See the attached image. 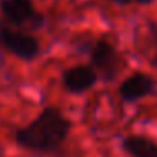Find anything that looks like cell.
<instances>
[{"mask_svg":"<svg viewBox=\"0 0 157 157\" xmlns=\"http://www.w3.org/2000/svg\"><path fill=\"white\" fill-rule=\"evenodd\" d=\"M71 132V120L58 108L46 106L25 127L15 130V144L32 154H56Z\"/></svg>","mask_w":157,"mask_h":157,"instance_id":"1","label":"cell"},{"mask_svg":"<svg viewBox=\"0 0 157 157\" xmlns=\"http://www.w3.org/2000/svg\"><path fill=\"white\" fill-rule=\"evenodd\" d=\"M0 49L7 51L21 61H34L41 54V42L27 31L15 29L7 21L0 19Z\"/></svg>","mask_w":157,"mask_h":157,"instance_id":"2","label":"cell"},{"mask_svg":"<svg viewBox=\"0 0 157 157\" xmlns=\"http://www.w3.org/2000/svg\"><path fill=\"white\" fill-rule=\"evenodd\" d=\"M90 64L96 69L100 81L112 83L118 78L123 66V59L118 49L106 39H96L88 46Z\"/></svg>","mask_w":157,"mask_h":157,"instance_id":"3","label":"cell"},{"mask_svg":"<svg viewBox=\"0 0 157 157\" xmlns=\"http://www.w3.org/2000/svg\"><path fill=\"white\" fill-rule=\"evenodd\" d=\"M2 19L22 31H39L46 24V15L32 0H0Z\"/></svg>","mask_w":157,"mask_h":157,"instance_id":"4","label":"cell"},{"mask_svg":"<svg viewBox=\"0 0 157 157\" xmlns=\"http://www.w3.org/2000/svg\"><path fill=\"white\" fill-rule=\"evenodd\" d=\"M100 76L91 64H75L63 71L61 83L63 88L71 95L86 93L98 83Z\"/></svg>","mask_w":157,"mask_h":157,"instance_id":"5","label":"cell"},{"mask_svg":"<svg viewBox=\"0 0 157 157\" xmlns=\"http://www.w3.org/2000/svg\"><path fill=\"white\" fill-rule=\"evenodd\" d=\"M154 90H155V81L152 76L144 71H135L120 83L118 95L125 103H135L149 96Z\"/></svg>","mask_w":157,"mask_h":157,"instance_id":"6","label":"cell"},{"mask_svg":"<svg viewBox=\"0 0 157 157\" xmlns=\"http://www.w3.org/2000/svg\"><path fill=\"white\" fill-rule=\"evenodd\" d=\"M122 149L128 157H157V142L145 135H132L122 140Z\"/></svg>","mask_w":157,"mask_h":157,"instance_id":"7","label":"cell"},{"mask_svg":"<svg viewBox=\"0 0 157 157\" xmlns=\"http://www.w3.org/2000/svg\"><path fill=\"white\" fill-rule=\"evenodd\" d=\"M108 2H112V4H115V5H120V7H125V5L132 4L133 0H108Z\"/></svg>","mask_w":157,"mask_h":157,"instance_id":"8","label":"cell"},{"mask_svg":"<svg viewBox=\"0 0 157 157\" xmlns=\"http://www.w3.org/2000/svg\"><path fill=\"white\" fill-rule=\"evenodd\" d=\"M135 4H139V5H150V4H154L155 0H133Z\"/></svg>","mask_w":157,"mask_h":157,"instance_id":"9","label":"cell"},{"mask_svg":"<svg viewBox=\"0 0 157 157\" xmlns=\"http://www.w3.org/2000/svg\"><path fill=\"white\" fill-rule=\"evenodd\" d=\"M152 63H154V66H155V68H157V36H155V56H154Z\"/></svg>","mask_w":157,"mask_h":157,"instance_id":"10","label":"cell"}]
</instances>
